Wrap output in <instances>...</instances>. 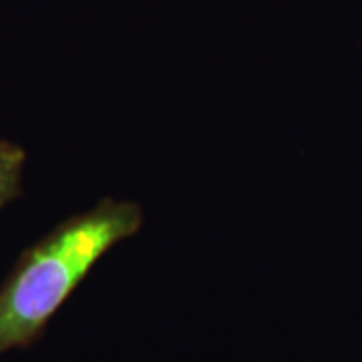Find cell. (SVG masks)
I'll use <instances>...</instances> for the list:
<instances>
[{"label": "cell", "instance_id": "obj_1", "mask_svg": "<svg viewBox=\"0 0 362 362\" xmlns=\"http://www.w3.org/2000/svg\"><path fill=\"white\" fill-rule=\"evenodd\" d=\"M141 226L139 204L105 197L25 250L0 286V354L33 346L93 266Z\"/></svg>", "mask_w": 362, "mask_h": 362}, {"label": "cell", "instance_id": "obj_2", "mask_svg": "<svg viewBox=\"0 0 362 362\" xmlns=\"http://www.w3.org/2000/svg\"><path fill=\"white\" fill-rule=\"evenodd\" d=\"M26 153L21 145L0 141V209L21 195Z\"/></svg>", "mask_w": 362, "mask_h": 362}]
</instances>
